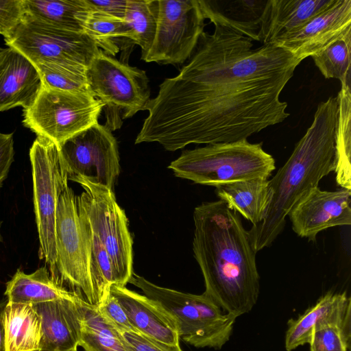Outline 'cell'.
I'll return each mask as SVG.
<instances>
[{
  "label": "cell",
  "instance_id": "obj_1",
  "mask_svg": "<svg viewBox=\"0 0 351 351\" xmlns=\"http://www.w3.org/2000/svg\"><path fill=\"white\" fill-rule=\"evenodd\" d=\"M191 57L159 85L135 143H158L174 152L190 144L230 143L284 121L280 95L302 62L274 44L211 21Z\"/></svg>",
  "mask_w": 351,
  "mask_h": 351
},
{
  "label": "cell",
  "instance_id": "obj_2",
  "mask_svg": "<svg viewBox=\"0 0 351 351\" xmlns=\"http://www.w3.org/2000/svg\"><path fill=\"white\" fill-rule=\"evenodd\" d=\"M193 251L205 291L226 313L236 318L249 313L260 292V276L248 230L238 213L219 199L197 206Z\"/></svg>",
  "mask_w": 351,
  "mask_h": 351
},
{
  "label": "cell",
  "instance_id": "obj_3",
  "mask_svg": "<svg viewBox=\"0 0 351 351\" xmlns=\"http://www.w3.org/2000/svg\"><path fill=\"white\" fill-rule=\"evenodd\" d=\"M337 119V97L320 102L290 157L268 180L269 200L263 219L248 230L256 252L273 243L291 208L334 171Z\"/></svg>",
  "mask_w": 351,
  "mask_h": 351
},
{
  "label": "cell",
  "instance_id": "obj_4",
  "mask_svg": "<svg viewBox=\"0 0 351 351\" xmlns=\"http://www.w3.org/2000/svg\"><path fill=\"white\" fill-rule=\"evenodd\" d=\"M262 145L247 139L207 144L184 150L168 168L178 178L215 187L254 178L268 180L276 162Z\"/></svg>",
  "mask_w": 351,
  "mask_h": 351
},
{
  "label": "cell",
  "instance_id": "obj_5",
  "mask_svg": "<svg viewBox=\"0 0 351 351\" xmlns=\"http://www.w3.org/2000/svg\"><path fill=\"white\" fill-rule=\"evenodd\" d=\"M129 282L156 302L172 319L180 339L198 348L221 349L237 318L224 313L204 293H183L156 285L133 272Z\"/></svg>",
  "mask_w": 351,
  "mask_h": 351
},
{
  "label": "cell",
  "instance_id": "obj_6",
  "mask_svg": "<svg viewBox=\"0 0 351 351\" xmlns=\"http://www.w3.org/2000/svg\"><path fill=\"white\" fill-rule=\"evenodd\" d=\"M84 191L76 195L79 217L98 238L110 258L115 285L125 287L133 274L132 239L124 210L112 190L77 179Z\"/></svg>",
  "mask_w": 351,
  "mask_h": 351
},
{
  "label": "cell",
  "instance_id": "obj_7",
  "mask_svg": "<svg viewBox=\"0 0 351 351\" xmlns=\"http://www.w3.org/2000/svg\"><path fill=\"white\" fill-rule=\"evenodd\" d=\"M104 108L91 93L57 90L43 85L32 104L23 109V124L57 146L99 123Z\"/></svg>",
  "mask_w": 351,
  "mask_h": 351
},
{
  "label": "cell",
  "instance_id": "obj_8",
  "mask_svg": "<svg viewBox=\"0 0 351 351\" xmlns=\"http://www.w3.org/2000/svg\"><path fill=\"white\" fill-rule=\"evenodd\" d=\"M34 205L40 254L54 280L56 272V216L60 196L68 185L57 145L37 136L29 149Z\"/></svg>",
  "mask_w": 351,
  "mask_h": 351
},
{
  "label": "cell",
  "instance_id": "obj_9",
  "mask_svg": "<svg viewBox=\"0 0 351 351\" xmlns=\"http://www.w3.org/2000/svg\"><path fill=\"white\" fill-rule=\"evenodd\" d=\"M55 232V281L77 293L87 303L97 305L90 274L86 232L78 215L76 195L69 185L59 198Z\"/></svg>",
  "mask_w": 351,
  "mask_h": 351
},
{
  "label": "cell",
  "instance_id": "obj_10",
  "mask_svg": "<svg viewBox=\"0 0 351 351\" xmlns=\"http://www.w3.org/2000/svg\"><path fill=\"white\" fill-rule=\"evenodd\" d=\"M86 75L90 93L110 112L108 124L115 115L121 126V112L122 117L128 119L145 110L150 100V88L144 70L130 66L101 50L87 67Z\"/></svg>",
  "mask_w": 351,
  "mask_h": 351
},
{
  "label": "cell",
  "instance_id": "obj_11",
  "mask_svg": "<svg viewBox=\"0 0 351 351\" xmlns=\"http://www.w3.org/2000/svg\"><path fill=\"white\" fill-rule=\"evenodd\" d=\"M57 147L68 180L82 178L113 191L120 164L117 142L109 128L97 123Z\"/></svg>",
  "mask_w": 351,
  "mask_h": 351
},
{
  "label": "cell",
  "instance_id": "obj_12",
  "mask_svg": "<svg viewBox=\"0 0 351 351\" xmlns=\"http://www.w3.org/2000/svg\"><path fill=\"white\" fill-rule=\"evenodd\" d=\"M5 42L34 64L55 61L87 68L101 51L84 32L60 29L25 14L15 32Z\"/></svg>",
  "mask_w": 351,
  "mask_h": 351
},
{
  "label": "cell",
  "instance_id": "obj_13",
  "mask_svg": "<svg viewBox=\"0 0 351 351\" xmlns=\"http://www.w3.org/2000/svg\"><path fill=\"white\" fill-rule=\"evenodd\" d=\"M205 20L199 0H158L155 37L141 59L160 64L186 62L204 32Z\"/></svg>",
  "mask_w": 351,
  "mask_h": 351
},
{
  "label": "cell",
  "instance_id": "obj_14",
  "mask_svg": "<svg viewBox=\"0 0 351 351\" xmlns=\"http://www.w3.org/2000/svg\"><path fill=\"white\" fill-rule=\"evenodd\" d=\"M351 190L311 189L290 210L288 217L294 232L310 241L322 231L351 223Z\"/></svg>",
  "mask_w": 351,
  "mask_h": 351
},
{
  "label": "cell",
  "instance_id": "obj_15",
  "mask_svg": "<svg viewBox=\"0 0 351 351\" xmlns=\"http://www.w3.org/2000/svg\"><path fill=\"white\" fill-rule=\"evenodd\" d=\"M351 30V0H335L298 30L276 41L302 61Z\"/></svg>",
  "mask_w": 351,
  "mask_h": 351
},
{
  "label": "cell",
  "instance_id": "obj_16",
  "mask_svg": "<svg viewBox=\"0 0 351 351\" xmlns=\"http://www.w3.org/2000/svg\"><path fill=\"white\" fill-rule=\"evenodd\" d=\"M43 86L36 66L16 49L0 48V112L34 101Z\"/></svg>",
  "mask_w": 351,
  "mask_h": 351
},
{
  "label": "cell",
  "instance_id": "obj_17",
  "mask_svg": "<svg viewBox=\"0 0 351 351\" xmlns=\"http://www.w3.org/2000/svg\"><path fill=\"white\" fill-rule=\"evenodd\" d=\"M351 301L346 292L329 291L296 319L289 320L285 346L292 351L308 343L313 331L328 325H337L350 330Z\"/></svg>",
  "mask_w": 351,
  "mask_h": 351
},
{
  "label": "cell",
  "instance_id": "obj_18",
  "mask_svg": "<svg viewBox=\"0 0 351 351\" xmlns=\"http://www.w3.org/2000/svg\"><path fill=\"white\" fill-rule=\"evenodd\" d=\"M82 300L60 299L33 304L41 319L40 351L77 348L81 332Z\"/></svg>",
  "mask_w": 351,
  "mask_h": 351
},
{
  "label": "cell",
  "instance_id": "obj_19",
  "mask_svg": "<svg viewBox=\"0 0 351 351\" xmlns=\"http://www.w3.org/2000/svg\"><path fill=\"white\" fill-rule=\"evenodd\" d=\"M109 291L121 304L138 332L164 343L180 344L172 319L152 300L115 284L110 287Z\"/></svg>",
  "mask_w": 351,
  "mask_h": 351
},
{
  "label": "cell",
  "instance_id": "obj_20",
  "mask_svg": "<svg viewBox=\"0 0 351 351\" xmlns=\"http://www.w3.org/2000/svg\"><path fill=\"white\" fill-rule=\"evenodd\" d=\"M335 0H267L258 41L274 44L300 29Z\"/></svg>",
  "mask_w": 351,
  "mask_h": 351
},
{
  "label": "cell",
  "instance_id": "obj_21",
  "mask_svg": "<svg viewBox=\"0 0 351 351\" xmlns=\"http://www.w3.org/2000/svg\"><path fill=\"white\" fill-rule=\"evenodd\" d=\"M4 294L10 302L29 304L80 298L57 283L46 267H41L30 274L18 269L7 282Z\"/></svg>",
  "mask_w": 351,
  "mask_h": 351
},
{
  "label": "cell",
  "instance_id": "obj_22",
  "mask_svg": "<svg viewBox=\"0 0 351 351\" xmlns=\"http://www.w3.org/2000/svg\"><path fill=\"white\" fill-rule=\"evenodd\" d=\"M204 18L237 30L252 40L258 41L261 19L267 0H236L223 1L199 0Z\"/></svg>",
  "mask_w": 351,
  "mask_h": 351
},
{
  "label": "cell",
  "instance_id": "obj_23",
  "mask_svg": "<svg viewBox=\"0 0 351 351\" xmlns=\"http://www.w3.org/2000/svg\"><path fill=\"white\" fill-rule=\"evenodd\" d=\"M5 351H39L41 319L33 304L8 301L4 312Z\"/></svg>",
  "mask_w": 351,
  "mask_h": 351
},
{
  "label": "cell",
  "instance_id": "obj_24",
  "mask_svg": "<svg viewBox=\"0 0 351 351\" xmlns=\"http://www.w3.org/2000/svg\"><path fill=\"white\" fill-rule=\"evenodd\" d=\"M215 188L219 199L250 221L252 226L262 221L269 200L268 180L250 179Z\"/></svg>",
  "mask_w": 351,
  "mask_h": 351
},
{
  "label": "cell",
  "instance_id": "obj_25",
  "mask_svg": "<svg viewBox=\"0 0 351 351\" xmlns=\"http://www.w3.org/2000/svg\"><path fill=\"white\" fill-rule=\"evenodd\" d=\"M23 2L26 15L74 32H84L85 21L91 13L86 0H23Z\"/></svg>",
  "mask_w": 351,
  "mask_h": 351
},
{
  "label": "cell",
  "instance_id": "obj_26",
  "mask_svg": "<svg viewBox=\"0 0 351 351\" xmlns=\"http://www.w3.org/2000/svg\"><path fill=\"white\" fill-rule=\"evenodd\" d=\"M82 324L78 347L83 351H129L121 333L105 319L97 306L82 300Z\"/></svg>",
  "mask_w": 351,
  "mask_h": 351
},
{
  "label": "cell",
  "instance_id": "obj_27",
  "mask_svg": "<svg viewBox=\"0 0 351 351\" xmlns=\"http://www.w3.org/2000/svg\"><path fill=\"white\" fill-rule=\"evenodd\" d=\"M341 84L337 97L338 119L333 171L337 184L351 190V79Z\"/></svg>",
  "mask_w": 351,
  "mask_h": 351
},
{
  "label": "cell",
  "instance_id": "obj_28",
  "mask_svg": "<svg viewBox=\"0 0 351 351\" xmlns=\"http://www.w3.org/2000/svg\"><path fill=\"white\" fill-rule=\"evenodd\" d=\"M158 19V0H127L123 38L140 46L143 58L154 41Z\"/></svg>",
  "mask_w": 351,
  "mask_h": 351
},
{
  "label": "cell",
  "instance_id": "obj_29",
  "mask_svg": "<svg viewBox=\"0 0 351 351\" xmlns=\"http://www.w3.org/2000/svg\"><path fill=\"white\" fill-rule=\"evenodd\" d=\"M312 58L324 77L341 83L351 79V30L332 41Z\"/></svg>",
  "mask_w": 351,
  "mask_h": 351
},
{
  "label": "cell",
  "instance_id": "obj_30",
  "mask_svg": "<svg viewBox=\"0 0 351 351\" xmlns=\"http://www.w3.org/2000/svg\"><path fill=\"white\" fill-rule=\"evenodd\" d=\"M34 65L45 86L64 91L90 93L86 75L87 68L55 61L39 62Z\"/></svg>",
  "mask_w": 351,
  "mask_h": 351
},
{
  "label": "cell",
  "instance_id": "obj_31",
  "mask_svg": "<svg viewBox=\"0 0 351 351\" xmlns=\"http://www.w3.org/2000/svg\"><path fill=\"white\" fill-rule=\"evenodd\" d=\"M80 219L86 232L90 278L98 304L109 291L110 287L115 284L113 269L104 246L91 232L85 221L80 217Z\"/></svg>",
  "mask_w": 351,
  "mask_h": 351
},
{
  "label": "cell",
  "instance_id": "obj_32",
  "mask_svg": "<svg viewBox=\"0 0 351 351\" xmlns=\"http://www.w3.org/2000/svg\"><path fill=\"white\" fill-rule=\"evenodd\" d=\"M124 31V20L99 13H90L84 26V32L110 56H114L119 51L114 39L123 38Z\"/></svg>",
  "mask_w": 351,
  "mask_h": 351
},
{
  "label": "cell",
  "instance_id": "obj_33",
  "mask_svg": "<svg viewBox=\"0 0 351 351\" xmlns=\"http://www.w3.org/2000/svg\"><path fill=\"white\" fill-rule=\"evenodd\" d=\"M350 330L337 325H328L315 329L308 344L311 351H348Z\"/></svg>",
  "mask_w": 351,
  "mask_h": 351
},
{
  "label": "cell",
  "instance_id": "obj_34",
  "mask_svg": "<svg viewBox=\"0 0 351 351\" xmlns=\"http://www.w3.org/2000/svg\"><path fill=\"white\" fill-rule=\"evenodd\" d=\"M97 308L102 317L121 333L128 331L138 332L130 324L121 304L109 291L104 295Z\"/></svg>",
  "mask_w": 351,
  "mask_h": 351
},
{
  "label": "cell",
  "instance_id": "obj_35",
  "mask_svg": "<svg viewBox=\"0 0 351 351\" xmlns=\"http://www.w3.org/2000/svg\"><path fill=\"white\" fill-rule=\"evenodd\" d=\"M25 16L23 0H0V34L8 39Z\"/></svg>",
  "mask_w": 351,
  "mask_h": 351
},
{
  "label": "cell",
  "instance_id": "obj_36",
  "mask_svg": "<svg viewBox=\"0 0 351 351\" xmlns=\"http://www.w3.org/2000/svg\"><path fill=\"white\" fill-rule=\"evenodd\" d=\"M122 336L129 351H183L180 344L164 343L136 332H124Z\"/></svg>",
  "mask_w": 351,
  "mask_h": 351
},
{
  "label": "cell",
  "instance_id": "obj_37",
  "mask_svg": "<svg viewBox=\"0 0 351 351\" xmlns=\"http://www.w3.org/2000/svg\"><path fill=\"white\" fill-rule=\"evenodd\" d=\"M91 13H99L124 20L127 0H86Z\"/></svg>",
  "mask_w": 351,
  "mask_h": 351
},
{
  "label": "cell",
  "instance_id": "obj_38",
  "mask_svg": "<svg viewBox=\"0 0 351 351\" xmlns=\"http://www.w3.org/2000/svg\"><path fill=\"white\" fill-rule=\"evenodd\" d=\"M14 154L13 133H0V187L8 176Z\"/></svg>",
  "mask_w": 351,
  "mask_h": 351
},
{
  "label": "cell",
  "instance_id": "obj_39",
  "mask_svg": "<svg viewBox=\"0 0 351 351\" xmlns=\"http://www.w3.org/2000/svg\"><path fill=\"white\" fill-rule=\"evenodd\" d=\"M8 300L0 302V351H5L4 312Z\"/></svg>",
  "mask_w": 351,
  "mask_h": 351
},
{
  "label": "cell",
  "instance_id": "obj_40",
  "mask_svg": "<svg viewBox=\"0 0 351 351\" xmlns=\"http://www.w3.org/2000/svg\"><path fill=\"white\" fill-rule=\"evenodd\" d=\"M68 351H78L77 348L72 349Z\"/></svg>",
  "mask_w": 351,
  "mask_h": 351
},
{
  "label": "cell",
  "instance_id": "obj_41",
  "mask_svg": "<svg viewBox=\"0 0 351 351\" xmlns=\"http://www.w3.org/2000/svg\"><path fill=\"white\" fill-rule=\"evenodd\" d=\"M0 240H1V239H0Z\"/></svg>",
  "mask_w": 351,
  "mask_h": 351
}]
</instances>
